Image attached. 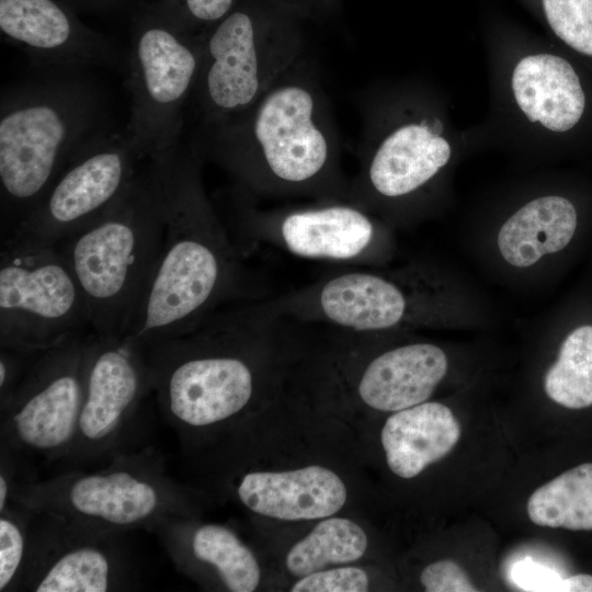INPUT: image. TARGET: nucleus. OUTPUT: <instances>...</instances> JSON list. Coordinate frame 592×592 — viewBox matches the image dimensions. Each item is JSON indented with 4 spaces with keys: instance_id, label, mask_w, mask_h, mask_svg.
Returning a JSON list of instances; mask_svg holds the SVG:
<instances>
[{
    "instance_id": "nucleus-1",
    "label": "nucleus",
    "mask_w": 592,
    "mask_h": 592,
    "mask_svg": "<svg viewBox=\"0 0 592 592\" xmlns=\"http://www.w3.org/2000/svg\"><path fill=\"white\" fill-rule=\"evenodd\" d=\"M192 141L205 161L219 166L254 200L348 198L337 124L306 56L244 111L200 125Z\"/></svg>"
},
{
    "instance_id": "nucleus-2",
    "label": "nucleus",
    "mask_w": 592,
    "mask_h": 592,
    "mask_svg": "<svg viewBox=\"0 0 592 592\" xmlns=\"http://www.w3.org/2000/svg\"><path fill=\"white\" fill-rule=\"evenodd\" d=\"M157 161L164 242L124 333L144 348L194 329L227 305L260 299L243 251L207 196L205 160L194 143Z\"/></svg>"
},
{
    "instance_id": "nucleus-3",
    "label": "nucleus",
    "mask_w": 592,
    "mask_h": 592,
    "mask_svg": "<svg viewBox=\"0 0 592 592\" xmlns=\"http://www.w3.org/2000/svg\"><path fill=\"white\" fill-rule=\"evenodd\" d=\"M360 112L358 167L346 202L373 215L420 209L470 149L446 95L426 80L376 82L361 94Z\"/></svg>"
},
{
    "instance_id": "nucleus-4",
    "label": "nucleus",
    "mask_w": 592,
    "mask_h": 592,
    "mask_svg": "<svg viewBox=\"0 0 592 592\" xmlns=\"http://www.w3.org/2000/svg\"><path fill=\"white\" fill-rule=\"evenodd\" d=\"M489 107L465 128L471 148L544 155L580 129L589 93L576 66L551 43L503 14L482 22Z\"/></svg>"
},
{
    "instance_id": "nucleus-5",
    "label": "nucleus",
    "mask_w": 592,
    "mask_h": 592,
    "mask_svg": "<svg viewBox=\"0 0 592 592\" xmlns=\"http://www.w3.org/2000/svg\"><path fill=\"white\" fill-rule=\"evenodd\" d=\"M285 321L242 301L146 346L152 392L167 421L179 431L203 430L242 412L261 384L257 355Z\"/></svg>"
},
{
    "instance_id": "nucleus-6",
    "label": "nucleus",
    "mask_w": 592,
    "mask_h": 592,
    "mask_svg": "<svg viewBox=\"0 0 592 592\" xmlns=\"http://www.w3.org/2000/svg\"><path fill=\"white\" fill-rule=\"evenodd\" d=\"M80 71H44L0 102V242L10 238L70 159L102 133L100 93Z\"/></svg>"
},
{
    "instance_id": "nucleus-7",
    "label": "nucleus",
    "mask_w": 592,
    "mask_h": 592,
    "mask_svg": "<svg viewBox=\"0 0 592 592\" xmlns=\"http://www.w3.org/2000/svg\"><path fill=\"white\" fill-rule=\"evenodd\" d=\"M164 235L160 163L148 160L103 215L54 244L81 287L94 333L124 335L157 267Z\"/></svg>"
},
{
    "instance_id": "nucleus-8",
    "label": "nucleus",
    "mask_w": 592,
    "mask_h": 592,
    "mask_svg": "<svg viewBox=\"0 0 592 592\" xmlns=\"http://www.w3.org/2000/svg\"><path fill=\"white\" fill-rule=\"evenodd\" d=\"M306 20L277 0H240L203 34L191 96L200 125L244 111L304 57Z\"/></svg>"
},
{
    "instance_id": "nucleus-9",
    "label": "nucleus",
    "mask_w": 592,
    "mask_h": 592,
    "mask_svg": "<svg viewBox=\"0 0 592 592\" xmlns=\"http://www.w3.org/2000/svg\"><path fill=\"white\" fill-rule=\"evenodd\" d=\"M90 526L126 532L156 530L189 513L184 490L152 452L115 454L95 471H68L45 480L16 479L11 504Z\"/></svg>"
},
{
    "instance_id": "nucleus-10",
    "label": "nucleus",
    "mask_w": 592,
    "mask_h": 592,
    "mask_svg": "<svg viewBox=\"0 0 592 592\" xmlns=\"http://www.w3.org/2000/svg\"><path fill=\"white\" fill-rule=\"evenodd\" d=\"M202 37L160 9L137 21L127 57L130 117L126 129L146 160H160L180 145L183 111L201 68Z\"/></svg>"
},
{
    "instance_id": "nucleus-11",
    "label": "nucleus",
    "mask_w": 592,
    "mask_h": 592,
    "mask_svg": "<svg viewBox=\"0 0 592 592\" xmlns=\"http://www.w3.org/2000/svg\"><path fill=\"white\" fill-rule=\"evenodd\" d=\"M0 247V349L39 352L93 331L81 287L55 246Z\"/></svg>"
},
{
    "instance_id": "nucleus-12",
    "label": "nucleus",
    "mask_w": 592,
    "mask_h": 592,
    "mask_svg": "<svg viewBox=\"0 0 592 592\" xmlns=\"http://www.w3.org/2000/svg\"><path fill=\"white\" fill-rule=\"evenodd\" d=\"M95 333L37 352L1 398V448L19 460L68 458L78 433Z\"/></svg>"
},
{
    "instance_id": "nucleus-13",
    "label": "nucleus",
    "mask_w": 592,
    "mask_h": 592,
    "mask_svg": "<svg viewBox=\"0 0 592 592\" xmlns=\"http://www.w3.org/2000/svg\"><path fill=\"white\" fill-rule=\"evenodd\" d=\"M229 203V230L239 247L265 243L298 258L353 265L382 255L380 225L372 213L350 202L314 201L261 209L253 197L234 186Z\"/></svg>"
},
{
    "instance_id": "nucleus-14",
    "label": "nucleus",
    "mask_w": 592,
    "mask_h": 592,
    "mask_svg": "<svg viewBox=\"0 0 592 592\" xmlns=\"http://www.w3.org/2000/svg\"><path fill=\"white\" fill-rule=\"evenodd\" d=\"M123 534L31 511L27 550L16 591L136 589L139 576Z\"/></svg>"
},
{
    "instance_id": "nucleus-15",
    "label": "nucleus",
    "mask_w": 592,
    "mask_h": 592,
    "mask_svg": "<svg viewBox=\"0 0 592 592\" xmlns=\"http://www.w3.org/2000/svg\"><path fill=\"white\" fill-rule=\"evenodd\" d=\"M148 160L126 134L103 130L66 164L41 202L5 241L54 246L103 215Z\"/></svg>"
},
{
    "instance_id": "nucleus-16",
    "label": "nucleus",
    "mask_w": 592,
    "mask_h": 592,
    "mask_svg": "<svg viewBox=\"0 0 592 592\" xmlns=\"http://www.w3.org/2000/svg\"><path fill=\"white\" fill-rule=\"evenodd\" d=\"M152 392L144 346L128 337L95 333L75 445L68 456L87 462L110 454Z\"/></svg>"
},
{
    "instance_id": "nucleus-17",
    "label": "nucleus",
    "mask_w": 592,
    "mask_h": 592,
    "mask_svg": "<svg viewBox=\"0 0 592 592\" xmlns=\"http://www.w3.org/2000/svg\"><path fill=\"white\" fill-rule=\"evenodd\" d=\"M0 31L44 71L124 64L118 47L82 26L56 0H0Z\"/></svg>"
},
{
    "instance_id": "nucleus-18",
    "label": "nucleus",
    "mask_w": 592,
    "mask_h": 592,
    "mask_svg": "<svg viewBox=\"0 0 592 592\" xmlns=\"http://www.w3.org/2000/svg\"><path fill=\"white\" fill-rule=\"evenodd\" d=\"M445 352L429 342L382 351L352 373L355 397L366 407L396 412L426 401L447 373Z\"/></svg>"
},
{
    "instance_id": "nucleus-19",
    "label": "nucleus",
    "mask_w": 592,
    "mask_h": 592,
    "mask_svg": "<svg viewBox=\"0 0 592 592\" xmlns=\"http://www.w3.org/2000/svg\"><path fill=\"white\" fill-rule=\"evenodd\" d=\"M236 493L251 512L283 521L332 516L348 499L343 480L320 465L285 471L246 473Z\"/></svg>"
},
{
    "instance_id": "nucleus-20",
    "label": "nucleus",
    "mask_w": 592,
    "mask_h": 592,
    "mask_svg": "<svg viewBox=\"0 0 592 592\" xmlns=\"http://www.w3.org/2000/svg\"><path fill=\"white\" fill-rule=\"evenodd\" d=\"M185 519L170 520L156 530L174 562L212 568L228 591H254L261 571L252 550L224 525H190Z\"/></svg>"
},
{
    "instance_id": "nucleus-21",
    "label": "nucleus",
    "mask_w": 592,
    "mask_h": 592,
    "mask_svg": "<svg viewBox=\"0 0 592 592\" xmlns=\"http://www.w3.org/2000/svg\"><path fill=\"white\" fill-rule=\"evenodd\" d=\"M460 425L445 405L424 401L394 412L380 440L389 469L410 479L445 457L460 437Z\"/></svg>"
},
{
    "instance_id": "nucleus-22",
    "label": "nucleus",
    "mask_w": 592,
    "mask_h": 592,
    "mask_svg": "<svg viewBox=\"0 0 592 592\" xmlns=\"http://www.w3.org/2000/svg\"><path fill=\"white\" fill-rule=\"evenodd\" d=\"M577 226L578 213L571 200L542 191L514 207L498 231L497 243L506 263L528 267L565 249Z\"/></svg>"
},
{
    "instance_id": "nucleus-23",
    "label": "nucleus",
    "mask_w": 592,
    "mask_h": 592,
    "mask_svg": "<svg viewBox=\"0 0 592 592\" xmlns=\"http://www.w3.org/2000/svg\"><path fill=\"white\" fill-rule=\"evenodd\" d=\"M526 510L539 526L592 531V463L578 465L537 488Z\"/></svg>"
},
{
    "instance_id": "nucleus-24",
    "label": "nucleus",
    "mask_w": 592,
    "mask_h": 592,
    "mask_svg": "<svg viewBox=\"0 0 592 592\" xmlns=\"http://www.w3.org/2000/svg\"><path fill=\"white\" fill-rule=\"evenodd\" d=\"M366 548L367 536L358 524L329 516L289 549L285 565L293 576L300 578L330 565L358 560Z\"/></svg>"
},
{
    "instance_id": "nucleus-25",
    "label": "nucleus",
    "mask_w": 592,
    "mask_h": 592,
    "mask_svg": "<svg viewBox=\"0 0 592 592\" xmlns=\"http://www.w3.org/2000/svg\"><path fill=\"white\" fill-rule=\"evenodd\" d=\"M546 395L568 409L592 406V326H581L563 340L544 378Z\"/></svg>"
},
{
    "instance_id": "nucleus-26",
    "label": "nucleus",
    "mask_w": 592,
    "mask_h": 592,
    "mask_svg": "<svg viewBox=\"0 0 592 592\" xmlns=\"http://www.w3.org/2000/svg\"><path fill=\"white\" fill-rule=\"evenodd\" d=\"M565 47L592 59V0H519Z\"/></svg>"
},
{
    "instance_id": "nucleus-27",
    "label": "nucleus",
    "mask_w": 592,
    "mask_h": 592,
    "mask_svg": "<svg viewBox=\"0 0 592 592\" xmlns=\"http://www.w3.org/2000/svg\"><path fill=\"white\" fill-rule=\"evenodd\" d=\"M31 511L10 504L0 512V592L16 591L29 540Z\"/></svg>"
},
{
    "instance_id": "nucleus-28",
    "label": "nucleus",
    "mask_w": 592,
    "mask_h": 592,
    "mask_svg": "<svg viewBox=\"0 0 592 592\" xmlns=\"http://www.w3.org/2000/svg\"><path fill=\"white\" fill-rule=\"evenodd\" d=\"M240 0H163L160 10L184 31L202 37Z\"/></svg>"
},
{
    "instance_id": "nucleus-29",
    "label": "nucleus",
    "mask_w": 592,
    "mask_h": 592,
    "mask_svg": "<svg viewBox=\"0 0 592 592\" xmlns=\"http://www.w3.org/2000/svg\"><path fill=\"white\" fill-rule=\"evenodd\" d=\"M367 573L357 567L318 570L300 577L293 584V592H364L368 590Z\"/></svg>"
},
{
    "instance_id": "nucleus-30",
    "label": "nucleus",
    "mask_w": 592,
    "mask_h": 592,
    "mask_svg": "<svg viewBox=\"0 0 592 592\" xmlns=\"http://www.w3.org/2000/svg\"><path fill=\"white\" fill-rule=\"evenodd\" d=\"M420 582L428 592L478 591L459 565L448 559L426 566L421 572Z\"/></svg>"
},
{
    "instance_id": "nucleus-31",
    "label": "nucleus",
    "mask_w": 592,
    "mask_h": 592,
    "mask_svg": "<svg viewBox=\"0 0 592 592\" xmlns=\"http://www.w3.org/2000/svg\"><path fill=\"white\" fill-rule=\"evenodd\" d=\"M512 578L515 584L526 591H557L562 579L554 570L528 559L514 565Z\"/></svg>"
},
{
    "instance_id": "nucleus-32",
    "label": "nucleus",
    "mask_w": 592,
    "mask_h": 592,
    "mask_svg": "<svg viewBox=\"0 0 592 592\" xmlns=\"http://www.w3.org/2000/svg\"><path fill=\"white\" fill-rule=\"evenodd\" d=\"M308 19H319L337 11L340 0H277Z\"/></svg>"
},
{
    "instance_id": "nucleus-33",
    "label": "nucleus",
    "mask_w": 592,
    "mask_h": 592,
    "mask_svg": "<svg viewBox=\"0 0 592 592\" xmlns=\"http://www.w3.org/2000/svg\"><path fill=\"white\" fill-rule=\"evenodd\" d=\"M557 591L560 592H592V576L579 573L562 578Z\"/></svg>"
}]
</instances>
